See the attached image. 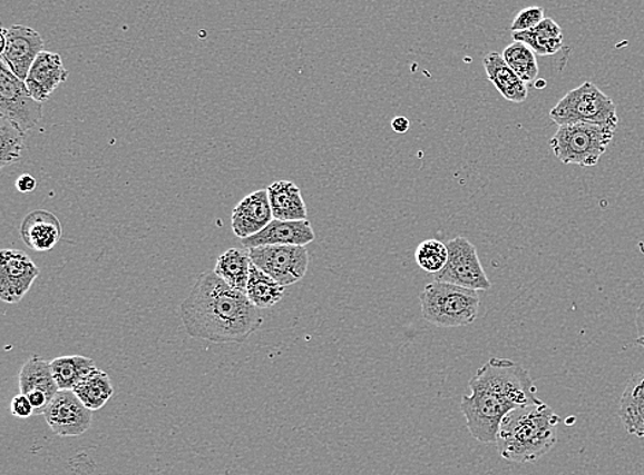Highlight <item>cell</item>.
Here are the masks:
<instances>
[{"label": "cell", "instance_id": "3957f363", "mask_svg": "<svg viewBox=\"0 0 644 475\" xmlns=\"http://www.w3.org/2000/svg\"><path fill=\"white\" fill-rule=\"evenodd\" d=\"M559 423L558 415L543 402L513 409L500 425L499 455L514 463L539 461L557 444Z\"/></svg>", "mask_w": 644, "mask_h": 475}, {"label": "cell", "instance_id": "ac0fdd59", "mask_svg": "<svg viewBox=\"0 0 644 475\" xmlns=\"http://www.w3.org/2000/svg\"><path fill=\"white\" fill-rule=\"evenodd\" d=\"M271 210L280 221H305L309 217L303 195L292 181H276L267 188Z\"/></svg>", "mask_w": 644, "mask_h": 475}, {"label": "cell", "instance_id": "7c38bea8", "mask_svg": "<svg viewBox=\"0 0 644 475\" xmlns=\"http://www.w3.org/2000/svg\"><path fill=\"white\" fill-rule=\"evenodd\" d=\"M47 425L59 437H78L90 429L92 412L74 390H59L45 413Z\"/></svg>", "mask_w": 644, "mask_h": 475}, {"label": "cell", "instance_id": "7a4b0ae2", "mask_svg": "<svg viewBox=\"0 0 644 475\" xmlns=\"http://www.w3.org/2000/svg\"><path fill=\"white\" fill-rule=\"evenodd\" d=\"M470 395L460 409L472 438L496 444L501 423L513 409L537 405V388L530 374L510 359L490 358L470 379Z\"/></svg>", "mask_w": 644, "mask_h": 475}, {"label": "cell", "instance_id": "9a60e30c", "mask_svg": "<svg viewBox=\"0 0 644 475\" xmlns=\"http://www.w3.org/2000/svg\"><path fill=\"white\" fill-rule=\"evenodd\" d=\"M313 240H315V231H313L309 219L305 221L273 219V222L258 235L242 240V246L247 249L265 246L305 247Z\"/></svg>", "mask_w": 644, "mask_h": 475}, {"label": "cell", "instance_id": "8fae6325", "mask_svg": "<svg viewBox=\"0 0 644 475\" xmlns=\"http://www.w3.org/2000/svg\"><path fill=\"white\" fill-rule=\"evenodd\" d=\"M0 257V299L16 305L32 288L40 270L20 249H3Z\"/></svg>", "mask_w": 644, "mask_h": 475}, {"label": "cell", "instance_id": "2e32d148", "mask_svg": "<svg viewBox=\"0 0 644 475\" xmlns=\"http://www.w3.org/2000/svg\"><path fill=\"white\" fill-rule=\"evenodd\" d=\"M20 236L28 248L37 253H49L62 237V225L56 214L33 210L22 219Z\"/></svg>", "mask_w": 644, "mask_h": 475}, {"label": "cell", "instance_id": "9c48e42d", "mask_svg": "<svg viewBox=\"0 0 644 475\" xmlns=\"http://www.w3.org/2000/svg\"><path fill=\"white\" fill-rule=\"evenodd\" d=\"M252 264L274 278L282 287L303 280L310 266V254L305 247L265 246L250 249Z\"/></svg>", "mask_w": 644, "mask_h": 475}, {"label": "cell", "instance_id": "d6a6232c", "mask_svg": "<svg viewBox=\"0 0 644 475\" xmlns=\"http://www.w3.org/2000/svg\"><path fill=\"white\" fill-rule=\"evenodd\" d=\"M392 129L396 133H406L410 129L409 118L396 117L392 121Z\"/></svg>", "mask_w": 644, "mask_h": 475}, {"label": "cell", "instance_id": "ffe728a7", "mask_svg": "<svg viewBox=\"0 0 644 475\" xmlns=\"http://www.w3.org/2000/svg\"><path fill=\"white\" fill-rule=\"evenodd\" d=\"M513 40L528 46L536 56L549 57L563 49L564 32L553 18H545L530 31L514 32Z\"/></svg>", "mask_w": 644, "mask_h": 475}, {"label": "cell", "instance_id": "8992f818", "mask_svg": "<svg viewBox=\"0 0 644 475\" xmlns=\"http://www.w3.org/2000/svg\"><path fill=\"white\" fill-rule=\"evenodd\" d=\"M549 118L559 127L573 123L618 125L616 105L589 81L567 92L549 111Z\"/></svg>", "mask_w": 644, "mask_h": 475}, {"label": "cell", "instance_id": "4fadbf2b", "mask_svg": "<svg viewBox=\"0 0 644 475\" xmlns=\"http://www.w3.org/2000/svg\"><path fill=\"white\" fill-rule=\"evenodd\" d=\"M273 219L267 189H258L235 206L232 214V227L235 236L245 240L267 228Z\"/></svg>", "mask_w": 644, "mask_h": 475}, {"label": "cell", "instance_id": "4316f807", "mask_svg": "<svg viewBox=\"0 0 644 475\" xmlns=\"http://www.w3.org/2000/svg\"><path fill=\"white\" fill-rule=\"evenodd\" d=\"M26 148V133L0 117V168L19 162Z\"/></svg>", "mask_w": 644, "mask_h": 475}, {"label": "cell", "instance_id": "d6986e66", "mask_svg": "<svg viewBox=\"0 0 644 475\" xmlns=\"http://www.w3.org/2000/svg\"><path fill=\"white\" fill-rule=\"evenodd\" d=\"M618 417L630 435L640 436L644 425V370L626 384L619 399Z\"/></svg>", "mask_w": 644, "mask_h": 475}, {"label": "cell", "instance_id": "83f0119b", "mask_svg": "<svg viewBox=\"0 0 644 475\" xmlns=\"http://www.w3.org/2000/svg\"><path fill=\"white\" fill-rule=\"evenodd\" d=\"M416 260L422 270L436 276L448 263L447 245L436 239L425 240L417 248Z\"/></svg>", "mask_w": 644, "mask_h": 475}, {"label": "cell", "instance_id": "836d02e7", "mask_svg": "<svg viewBox=\"0 0 644 475\" xmlns=\"http://www.w3.org/2000/svg\"><path fill=\"white\" fill-rule=\"evenodd\" d=\"M637 437L643 438V441H644V425H643V427H642V431H641V433H640V436H637Z\"/></svg>", "mask_w": 644, "mask_h": 475}, {"label": "cell", "instance_id": "603a6c76", "mask_svg": "<svg viewBox=\"0 0 644 475\" xmlns=\"http://www.w3.org/2000/svg\"><path fill=\"white\" fill-rule=\"evenodd\" d=\"M52 374L59 390H74L98 370L96 362L81 355L59 356L51 360Z\"/></svg>", "mask_w": 644, "mask_h": 475}, {"label": "cell", "instance_id": "7402d4cb", "mask_svg": "<svg viewBox=\"0 0 644 475\" xmlns=\"http://www.w3.org/2000/svg\"><path fill=\"white\" fill-rule=\"evenodd\" d=\"M252 259L250 249L230 248L218 257L215 273L218 278L240 293H246Z\"/></svg>", "mask_w": 644, "mask_h": 475}, {"label": "cell", "instance_id": "52a82bcc", "mask_svg": "<svg viewBox=\"0 0 644 475\" xmlns=\"http://www.w3.org/2000/svg\"><path fill=\"white\" fill-rule=\"evenodd\" d=\"M0 117L14 123L22 133L37 127L43 118V103L32 97L26 81L3 62H0Z\"/></svg>", "mask_w": 644, "mask_h": 475}, {"label": "cell", "instance_id": "cb8c5ba5", "mask_svg": "<svg viewBox=\"0 0 644 475\" xmlns=\"http://www.w3.org/2000/svg\"><path fill=\"white\" fill-rule=\"evenodd\" d=\"M245 294L252 305L260 310V308H270L277 305L283 296H285V287H282L274 278L265 275L264 271L257 269V267L252 264L250 281H247Z\"/></svg>", "mask_w": 644, "mask_h": 475}, {"label": "cell", "instance_id": "1f68e13d", "mask_svg": "<svg viewBox=\"0 0 644 475\" xmlns=\"http://www.w3.org/2000/svg\"><path fill=\"white\" fill-rule=\"evenodd\" d=\"M635 325L637 331L636 344L644 349V300L641 303V306L637 307Z\"/></svg>", "mask_w": 644, "mask_h": 475}, {"label": "cell", "instance_id": "44dd1931", "mask_svg": "<svg viewBox=\"0 0 644 475\" xmlns=\"http://www.w3.org/2000/svg\"><path fill=\"white\" fill-rule=\"evenodd\" d=\"M19 388L21 395L41 392L51 400L55 399L59 388L52 374L51 362L41 359L37 355L31 356L21 367Z\"/></svg>", "mask_w": 644, "mask_h": 475}, {"label": "cell", "instance_id": "ba28073f", "mask_svg": "<svg viewBox=\"0 0 644 475\" xmlns=\"http://www.w3.org/2000/svg\"><path fill=\"white\" fill-rule=\"evenodd\" d=\"M448 263L435 280L457 285L470 290H487L490 288L489 278L482 269L477 249L466 237L459 236L447 243Z\"/></svg>", "mask_w": 644, "mask_h": 475}, {"label": "cell", "instance_id": "f1b7e54d", "mask_svg": "<svg viewBox=\"0 0 644 475\" xmlns=\"http://www.w3.org/2000/svg\"><path fill=\"white\" fill-rule=\"evenodd\" d=\"M545 9L531 6V8L524 9L514 18L511 23V32H525L536 28L545 20Z\"/></svg>", "mask_w": 644, "mask_h": 475}, {"label": "cell", "instance_id": "5b68a950", "mask_svg": "<svg viewBox=\"0 0 644 475\" xmlns=\"http://www.w3.org/2000/svg\"><path fill=\"white\" fill-rule=\"evenodd\" d=\"M616 130L617 127L614 125H564L549 140V146L560 162L591 168L599 162Z\"/></svg>", "mask_w": 644, "mask_h": 475}, {"label": "cell", "instance_id": "e0dca14e", "mask_svg": "<svg viewBox=\"0 0 644 475\" xmlns=\"http://www.w3.org/2000/svg\"><path fill=\"white\" fill-rule=\"evenodd\" d=\"M484 69H486L489 81L501 93V97L513 103H523L528 98V86L514 73L508 67L504 57L499 52H489L484 58Z\"/></svg>", "mask_w": 644, "mask_h": 475}, {"label": "cell", "instance_id": "5bb4252c", "mask_svg": "<svg viewBox=\"0 0 644 475\" xmlns=\"http://www.w3.org/2000/svg\"><path fill=\"white\" fill-rule=\"evenodd\" d=\"M68 77L69 71L65 69L61 56L45 50L29 70L26 85L32 97L38 102L45 103L51 93L68 80Z\"/></svg>", "mask_w": 644, "mask_h": 475}, {"label": "cell", "instance_id": "d4e9b609", "mask_svg": "<svg viewBox=\"0 0 644 475\" xmlns=\"http://www.w3.org/2000/svg\"><path fill=\"white\" fill-rule=\"evenodd\" d=\"M74 392L90 412H98V409L104 408L115 394L108 373L99 369L79 384Z\"/></svg>", "mask_w": 644, "mask_h": 475}, {"label": "cell", "instance_id": "30bf717a", "mask_svg": "<svg viewBox=\"0 0 644 475\" xmlns=\"http://www.w3.org/2000/svg\"><path fill=\"white\" fill-rule=\"evenodd\" d=\"M0 38H2V47H0L2 61L0 62L8 65V68L20 80L26 81L33 62L45 51L43 38L35 29L23 26L2 28Z\"/></svg>", "mask_w": 644, "mask_h": 475}, {"label": "cell", "instance_id": "6da1fadb", "mask_svg": "<svg viewBox=\"0 0 644 475\" xmlns=\"http://www.w3.org/2000/svg\"><path fill=\"white\" fill-rule=\"evenodd\" d=\"M179 314L188 336L216 344L245 343L263 324L246 294L228 287L215 270L198 277Z\"/></svg>", "mask_w": 644, "mask_h": 475}, {"label": "cell", "instance_id": "277c9868", "mask_svg": "<svg viewBox=\"0 0 644 475\" xmlns=\"http://www.w3.org/2000/svg\"><path fill=\"white\" fill-rule=\"evenodd\" d=\"M419 300L423 318L437 328L445 329L475 323L481 301L476 290L439 281L428 284Z\"/></svg>", "mask_w": 644, "mask_h": 475}, {"label": "cell", "instance_id": "4dcf8cb0", "mask_svg": "<svg viewBox=\"0 0 644 475\" xmlns=\"http://www.w3.org/2000/svg\"><path fill=\"white\" fill-rule=\"evenodd\" d=\"M16 187L19 189V192L29 194L37 189L38 181L37 178L32 177L31 175H22L19 177V180H17Z\"/></svg>", "mask_w": 644, "mask_h": 475}, {"label": "cell", "instance_id": "f546056e", "mask_svg": "<svg viewBox=\"0 0 644 475\" xmlns=\"http://www.w3.org/2000/svg\"><path fill=\"white\" fill-rule=\"evenodd\" d=\"M10 412L16 418L27 419L35 415V409L32 403L29 402L26 395H17L13 400H11Z\"/></svg>", "mask_w": 644, "mask_h": 475}, {"label": "cell", "instance_id": "484cf974", "mask_svg": "<svg viewBox=\"0 0 644 475\" xmlns=\"http://www.w3.org/2000/svg\"><path fill=\"white\" fill-rule=\"evenodd\" d=\"M501 57L525 85L535 81L537 75H539L536 53L524 43L514 41L513 44L506 47Z\"/></svg>", "mask_w": 644, "mask_h": 475}]
</instances>
